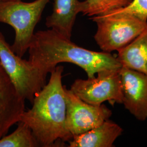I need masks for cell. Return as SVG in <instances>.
Returning <instances> with one entry per match:
<instances>
[{"label":"cell","instance_id":"obj_16","mask_svg":"<svg viewBox=\"0 0 147 147\" xmlns=\"http://www.w3.org/2000/svg\"><path fill=\"white\" fill-rule=\"evenodd\" d=\"M0 1H2V0H0Z\"/></svg>","mask_w":147,"mask_h":147},{"label":"cell","instance_id":"obj_2","mask_svg":"<svg viewBox=\"0 0 147 147\" xmlns=\"http://www.w3.org/2000/svg\"><path fill=\"white\" fill-rule=\"evenodd\" d=\"M63 70V66H57L50 73L48 83L36 95L31 109L25 111L20 118L31 128L40 147H63L73 138L66 127Z\"/></svg>","mask_w":147,"mask_h":147},{"label":"cell","instance_id":"obj_15","mask_svg":"<svg viewBox=\"0 0 147 147\" xmlns=\"http://www.w3.org/2000/svg\"><path fill=\"white\" fill-rule=\"evenodd\" d=\"M120 9L131 13L143 21H147V0H132L129 5Z\"/></svg>","mask_w":147,"mask_h":147},{"label":"cell","instance_id":"obj_10","mask_svg":"<svg viewBox=\"0 0 147 147\" xmlns=\"http://www.w3.org/2000/svg\"><path fill=\"white\" fill-rule=\"evenodd\" d=\"M123 130L109 119L99 125L76 136L69 141V147H112Z\"/></svg>","mask_w":147,"mask_h":147},{"label":"cell","instance_id":"obj_12","mask_svg":"<svg viewBox=\"0 0 147 147\" xmlns=\"http://www.w3.org/2000/svg\"><path fill=\"white\" fill-rule=\"evenodd\" d=\"M122 67L147 75V28L125 47L118 51Z\"/></svg>","mask_w":147,"mask_h":147},{"label":"cell","instance_id":"obj_14","mask_svg":"<svg viewBox=\"0 0 147 147\" xmlns=\"http://www.w3.org/2000/svg\"><path fill=\"white\" fill-rule=\"evenodd\" d=\"M132 0H85L81 1V12L90 18L107 14L129 5Z\"/></svg>","mask_w":147,"mask_h":147},{"label":"cell","instance_id":"obj_9","mask_svg":"<svg viewBox=\"0 0 147 147\" xmlns=\"http://www.w3.org/2000/svg\"><path fill=\"white\" fill-rule=\"evenodd\" d=\"M25 100L18 93L0 62V139L20 120Z\"/></svg>","mask_w":147,"mask_h":147},{"label":"cell","instance_id":"obj_3","mask_svg":"<svg viewBox=\"0 0 147 147\" xmlns=\"http://www.w3.org/2000/svg\"><path fill=\"white\" fill-rule=\"evenodd\" d=\"M90 19L97 25L95 41L101 50L106 53L118 51L147 28V21L120 9L92 17Z\"/></svg>","mask_w":147,"mask_h":147},{"label":"cell","instance_id":"obj_11","mask_svg":"<svg viewBox=\"0 0 147 147\" xmlns=\"http://www.w3.org/2000/svg\"><path fill=\"white\" fill-rule=\"evenodd\" d=\"M81 12L79 0H54L52 14L47 16L45 25L68 39H71L77 15Z\"/></svg>","mask_w":147,"mask_h":147},{"label":"cell","instance_id":"obj_1","mask_svg":"<svg viewBox=\"0 0 147 147\" xmlns=\"http://www.w3.org/2000/svg\"><path fill=\"white\" fill-rule=\"evenodd\" d=\"M28 61L47 76L60 63L74 64L84 69L88 78L108 70H120L122 65L111 53L96 52L80 47L50 28L34 33L28 49Z\"/></svg>","mask_w":147,"mask_h":147},{"label":"cell","instance_id":"obj_13","mask_svg":"<svg viewBox=\"0 0 147 147\" xmlns=\"http://www.w3.org/2000/svg\"><path fill=\"white\" fill-rule=\"evenodd\" d=\"M16 130L0 139V147H38L40 145L31 128L25 123L19 121Z\"/></svg>","mask_w":147,"mask_h":147},{"label":"cell","instance_id":"obj_8","mask_svg":"<svg viewBox=\"0 0 147 147\" xmlns=\"http://www.w3.org/2000/svg\"><path fill=\"white\" fill-rule=\"evenodd\" d=\"M122 104L136 119H147V75L122 67Z\"/></svg>","mask_w":147,"mask_h":147},{"label":"cell","instance_id":"obj_7","mask_svg":"<svg viewBox=\"0 0 147 147\" xmlns=\"http://www.w3.org/2000/svg\"><path fill=\"white\" fill-rule=\"evenodd\" d=\"M66 127L71 136H76L99 125L110 118L112 112L106 105H90L81 100L64 86Z\"/></svg>","mask_w":147,"mask_h":147},{"label":"cell","instance_id":"obj_6","mask_svg":"<svg viewBox=\"0 0 147 147\" xmlns=\"http://www.w3.org/2000/svg\"><path fill=\"white\" fill-rule=\"evenodd\" d=\"M120 70H104L98 73L97 76L93 78L76 79L70 89L79 98L90 105L99 106L105 101L113 105L121 104Z\"/></svg>","mask_w":147,"mask_h":147},{"label":"cell","instance_id":"obj_4","mask_svg":"<svg viewBox=\"0 0 147 147\" xmlns=\"http://www.w3.org/2000/svg\"><path fill=\"white\" fill-rule=\"evenodd\" d=\"M50 1H0V22L8 24L14 28L16 36L11 48L18 56L22 58L28 51L34 28Z\"/></svg>","mask_w":147,"mask_h":147},{"label":"cell","instance_id":"obj_5","mask_svg":"<svg viewBox=\"0 0 147 147\" xmlns=\"http://www.w3.org/2000/svg\"><path fill=\"white\" fill-rule=\"evenodd\" d=\"M0 62L18 93L33 103L36 95L45 85L47 75L13 52L0 32Z\"/></svg>","mask_w":147,"mask_h":147}]
</instances>
